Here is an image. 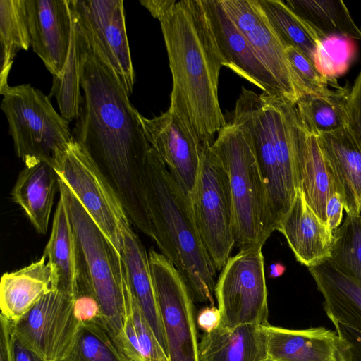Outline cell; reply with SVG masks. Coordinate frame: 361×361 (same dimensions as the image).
<instances>
[{
  "label": "cell",
  "instance_id": "9a60e30c",
  "mask_svg": "<svg viewBox=\"0 0 361 361\" xmlns=\"http://www.w3.org/2000/svg\"><path fill=\"white\" fill-rule=\"evenodd\" d=\"M259 57L276 78L286 99L296 104L301 93L286 54V47L258 0H220Z\"/></svg>",
  "mask_w": 361,
  "mask_h": 361
},
{
  "label": "cell",
  "instance_id": "e575fe53",
  "mask_svg": "<svg viewBox=\"0 0 361 361\" xmlns=\"http://www.w3.org/2000/svg\"><path fill=\"white\" fill-rule=\"evenodd\" d=\"M126 307L132 319L140 361H170L134 298L126 275Z\"/></svg>",
  "mask_w": 361,
  "mask_h": 361
},
{
  "label": "cell",
  "instance_id": "ee69618b",
  "mask_svg": "<svg viewBox=\"0 0 361 361\" xmlns=\"http://www.w3.org/2000/svg\"><path fill=\"white\" fill-rule=\"evenodd\" d=\"M266 361H270V360H267Z\"/></svg>",
  "mask_w": 361,
  "mask_h": 361
},
{
  "label": "cell",
  "instance_id": "ba28073f",
  "mask_svg": "<svg viewBox=\"0 0 361 361\" xmlns=\"http://www.w3.org/2000/svg\"><path fill=\"white\" fill-rule=\"evenodd\" d=\"M213 142L204 146L190 202L204 248L216 271H221L230 257L235 240L228 178L212 149Z\"/></svg>",
  "mask_w": 361,
  "mask_h": 361
},
{
  "label": "cell",
  "instance_id": "3957f363",
  "mask_svg": "<svg viewBox=\"0 0 361 361\" xmlns=\"http://www.w3.org/2000/svg\"><path fill=\"white\" fill-rule=\"evenodd\" d=\"M230 121L247 133L264 182L271 227L279 231L299 188L298 144L302 128L295 103L242 87Z\"/></svg>",
  "mask_w": 361,
  "mask_h": 361
},
{
  "label": "cell",
  "instance_id": "cb8c5ba5",
  "mask_svg": "<svg viewBox=\"0 0 361 361\" xmlns=\"http://www.w3.org/2000/svg\"><path fill=\"white\" fill-rule=\"evenodd\" d=\"M198 355L199 361H266L263 325L245 324L233 328L219 325L202 336Z\"/></svg>",
  "mask_w": 361,
  "mask_h": 361
},
{
  "label": "cell",
  "instance_id": "8d00e7d4",
  "mask_svg": "<svg viewBox=\"0 0 361 361\" xmlns=\"http://www.w3.org/2000/svg\"><path fill=\"white\" fill-rule=\"evenodd\" d=\"M331 321L337 335L339 360L361 361V332L336 320Z\"/></svg>",
  "mask_w": 361,
  "mask_h": 361
},
{
  "label": "cell",
  "instance_id": "836d02e7",
  "mask_svg": "<svg viewBox=\"0 0 361 361\" xmlns=\"http://www.w3.org/2000/svg\"><path fill=\"white\" fill-rule=\"evenodd\" d=\"M329 259L348 276L361 283V215H347L334 233Z\"/></svg>",
  "mask_w": 361,
  "mask_h": 361
},
{
  "label": "cell",
  "instance_id": "44dd1931",
  "mask_svg": "<svg viewBox=\"0 0 361 361\" xmlns=\"http://www.w3.org/2000/svg\"><path fill=\"white\" fill-rule=\"evenodd\" d=\"M270 361H340L337 335L325 327L288 329L263 325Z\"/></svg>",
  "mask_w": 361,
  "mask_h": 361
},
{
  "label": "cell",
  "instance_id": "1f68e13d",
  "mask_svg": "<svg viewBox=\"0 0 361 361\" xmlns=\"http://www.w3.org/2000/svg\"><path fill=\"white\" fill-rule=\"evenodd\" d=\"M72 11V10H71ZM73 32L69 55L59 78H53L50 97H54L61 114L69 122L77 118L82 96L80 87L82 33L73 15Z\"/></svg>",
  "mask_w": 361,
  "mask_h": 361
},
{
  "label": "cell",
  "instance_id": "2e32d148",
  "mask_svg": "<svg viewBox=\"0 0 361 361\" xmlns=\"http://www.w3.org/2000/svg\"><path fill=\"white\" fill-rule=\"evenodd\" d=\"M202 2L224 66L259 87L263 92L286 99L279 82L228 16L220 0H202Z\"/></svg>",
  "mask_w": 361,
  "mask_h": 361
},
{
  "label": "cell",
  "instance_id": "603a6c76",
  "mask_svg": "<svg viewBox=\"0 0 361 361\" xmlns=\"http://www.w3.org/2000/svg\"><path fill=\"white\" fill-rule=\"evenodd\" d=\"M59 179L53 166L39 161L25 165L13 187V201L40 234L47 232L55 195L59 190Z\"/></svg>",
  "mask_w": 361,
  "mask_h": 361
},
{
  "label": "cell",
  "instance_id": "ffe728a7",
  "mask_svg": "<svg viewBox=\"0 0 361 361\" xmlns=\"http://www.w3.org/2000/svg\"><path fill=\"white\" fill-rule=\"evenodd\" d=\"M55 289H58V279L54 268L43 255L18 270L6 272L0 281L1 314L16 322Z\"/></svg>",
  "mask_w": 361,
  "mask_h": 361
},
{
  "label": "cell",
  "instance_id": "6da1fadb",
  "mask_svg": "<svg viewBox=\"0 0 361 361\" xmlns=\"http://www.w3.org/2000/svg\"><path fill=\"white\" fill-rule=\"evenodd\" d=\"M80 27L82 99L73 139L106 176L132 225L153 240L145 185L152 147L121 81Z\"/></svg>",
  "mask_w": 361,
  "mask_h": 361
},
{
  "label": "cell",
  "instance_id": "ac0fdd59",
  "mask_svg": "<svg viewBox=\"0 0 361 361\" xmlns=\"http://www.w3.org/2000/svg\"><path fill=\"white\" fill-rule=\"evenodd\" d=\"M347 215H361V144L346 125L317 135Z\"/></svg>",
  "mask_w": 361,
  "mask_h": 361
},
{
  "label": "cell",
  "instance_id": "ab89813d",
  "mask_svg": "<svg viewBox=\"0 0 361 361\" xmlns=\"http://www.w3.org/2000/svg\"><path fill=\"white\" fill-rule=\"evenodd\" d=\"M13 361H47L27 346L18 336L13 327L11 335Z\"/></svg>",
  "mask_w": 361,
  "mask_h": 361
},
{
  "label": "cell",
  "instance_id": "f546056e",
  "mask_svg": "<svg viewBox=\"0 0 361 361\" xmlns=\"http://www.w3.org/2000/svg\"><path fill=\"white\" fill-rule=\"evenodd\" d=\"M0 90L8 85V77L20 50L31 47L26 0L0 1Z\"/></svg>",
  "mask_w": 361,
  "mask_h": 361
},
{
  "label": "cell",
  "instance_id": "d590c367",
  "mask_svg": "<svg viewBox=\"0 0 361 361\" xmlns=\"http://www.w3.org/2000/svg\"><path fill=\"white\" fill-rule=\"evenodd\" d=\"M287 58L301 95L326 94L331 88V79L323 74L302 53L293 47H287Z\"/></svg>",
  "mask_w": 361,
  "mask_h": 361
},
{
  "label": "cell",
  "instance_id": "4dcf8cb0",
  "mask_svg": "<svg viewBox=\"0 0 361 361\" xmlns=\"http://www.w3.org/2000/svg\"><path fill=\"white\" fill-rule=\"evenodd\" d=\"M347 90H333L326 94H305L295 105L305 130L314 135L329 133L347 125Z\"/></svg>",
  "mask_w": 361,
  "mask_h": 361
},
{
  "label": "cell",
  "instance_id": "b9f144b4",
  "mask_svg": "<svg viewBox=\"0 0 361 361\" xmlns=\"http://www.w3.org/2000/svg\"><path fill=\"white\" fill-rule=\"evenodd\" d=\"M221 317L219 308L207 307L200 312L197 322L204 332L209 333L216 329L221 324Z\"/></svg>",
  "mask_w": 361,
  "mask_h": 361
},
{
  "label": "cell",
  "instance_id": "83f0119b",
  "mask_svg": "<svg viewBox=\"0 0 361 361\" xmlns=\"http://www.w3.org/2000/svg\"><path fill=\"white\" fill-rule=\"evenodd\" d=\"M286 5L323 41L332 37L361 40V29L340 0H287Z\"/></svg>",
  "mask_w": 361,
  "mask_h": 361
},
{
  "label": "cell",
  "instance_id": "52a82bcc",
  "mask_svg": "<svg viewBox=\"0 0 361 361\" xmlns=\"http://www.w3.org/2000/svg\"><path fill=\"white\" fill-rule=\"evenodd\" d=\"M0 94L17 157L25 165L45 161L54 168L74 140L69 121L30 84L8 85Z\"/></svg>",
  "mask_w": 361,
  "mask_h": 361
},
{
  "label": "cell",
  "instance_id": "7402d4cb",
  "mask_svg": "<svg viewBox=\"0 0 361 361\" xmlns=\"http://www.w3.org/2000/svg\"><path fill=\"white\" fill-rule=\"evenodd\" d=\"M123 259L130 291L157 340L167 354L164 329L157 302L148 253L132 224L122 230Z\"/></svg>",
  "mask_w": 361,
  "mask_h": 361
},
{
  "label": "cell",
  "instance_id": "7a4b0ae2",
  "mask_svg": "<svg viewBox=\"0 0 361 361\" xmlns=\"http://www.w3.org/2000/svg\"><path fill=\"white\" fill-rule=\"evenodd\" d=\"M161 25L172 75L169 109L202 143L213 142L227 121L219 105L224 59L202 0H142Z\"/></svg>",
  "mask_w": 361,
  "mask_h": 361
},
{
  "label": "cell",
  "instance_id": "7c38bea8",
  "mask_svg": "<svg viewBox=\"0 0 361 361\" xmlns=\"http://www.w3.org/2000/svg\"><path fill=\"white\" fill-rule=\"evenodd\" d=\"M90 44L118 77L130 95L135 82L127 37L123 1L70 0Z\"/></svg>",
  "mask_w": 361,
  "mask_h": 361
},
{
  "label": "cell",
  "instance_id": "7bdbcfd3",
  "mask_svg": "<svg viewBox=\"0 0 361 361\" xmlns=\"http://www.w3.org/2000/svg\"><path fill=\"white\" fill-rule=\"evenodd\" d=\"M286 267L281 263H274L269 267V277L277 278L283 274Z\"/></svg>",
  "mask_w": 361,
  "mask_h": 361
},
{
  "label": "cell",
  "instance_id": "277c9868",
  "mask_svg": "<svg viewBox=\"0 0 361 361\" xmlns=\"http://www.w3.org/2000/svg\"><path fill=\"white\" fill-rule=\"evenodd\" d=\"M145 185L153 240L180 273L193 300L214 305L216 271L200 238L190 202L153 147Z\"/></svg>",
  "mask_w": 361,
  "mask_h": 361
},
{
  "label": "cell",
  "instance_id": "d6a6232c",
  "mask_svg": "<svg viewBox=\"0 0 361 361\" xmlns=\"http://www.w3.org/2000/svg\"><path fill=\"white\" fill-rule=\"evenodd\" d=\"M61 361H128L106 329L95 322L80 323Z\"/></svg>",
  "mask_w": 361,
  "mask_h": 361
},
{
  "label": "cell",
  "instance_id": "9c48e42d",
  "mask_svg": "<svg viewBox=\"0 0 361 361\" xmlns=\"http://www.w3.org/2000/svg\"><path fill=\"white\" fill-rule=\"evenodd\" d=\"M101 231L121 254L122 229L132 224L111 183L75 140L54 167Z\"/></svg>",
  "mask_w": 361,
  "mask_h": 361
},
{
  "label": "cell",
  "instance_id": "8992f818",
  "mask_svg": "<svg viewBox=\"0 0 361 361\" xmlns=\"http://www.w3.org/2000/svg\"><path fill=\"white\" fill-rule=\"evenodd\" d=\"M59 186L70 216L78 253L100 307L101 324L121 350L126 306V272L121 255L60 178Z\"/></svg>",
  "mask_w": 361,
  "mask_h": 361
},
{
  "label": "cell",
  "instance_id": "484cf974",
  "mask_svg": "<svg viewBox=\"0 0 361 361\" xmlns=\"http://www.w3.org/2000/svg\"><path fill=\"white\" fill-rule=\"evenodd\" d=\"M308 269L329 319L361 332V283L338 270L329 259Z\"/></svg>",
  "mask_w": 361,
  "mask_h": 361
},
{
  "label": "cell",
  "instance_id": "f35d334b",
  "mask_svg": "<svg viewBox=\"0 0 361 361\" xmlns=\"http://www.w3.org/2000/svg\"><path fill=\"white\" fill-rule=\"evenodd\" d=\"M343 210L341 197L335 192L329 197L326 207V224L334 233L342 223Z\"/></svg>",
  "mask_w": 361,
  "mask_h": 361
},
{
  "label": "cell",
  "instance_id": "5bb4252c",
  "mask_svg": "<svg viewBox=\"0 0 361 361\" xmlns=\"http://www.w3.org/2000/svg\"><path fill=\"white\" fill-rule=\"evenodd\" d=\"M140 118L149 143L190 200L208 142L202 144L169 109L152 118Z\"/></svg>",
  "mask_w": 361,
  "mask_h": 361
},
{
  "label": "cell",
  "instance_id": "4fadbf2b",
  "mask_svg": "<svg viewBox=\"0 0 361 361\" xmlns=\"http://www.w3.org/2000/svg\"><path fill=\"white\" fill-rule=\"evenodd\" d=\"M74 298L53 290L13 322L18 336L47 361H61L73 343L80 324L74 313Z\"/></svg>",
  "mask_w": 361,
  "mask_h": 361
},
{
  "label": "cell",
  "instance_id": "74e56055",
  "mask_svg": "<svg viewBox=\"0 0 361 361\" xmlns=\"http://www.w3.org/2000/svg\"><path fill=\"white\" fill-rule=\"evenodd\" d=\"M347 126L361 144V68L345 101Z\"/></svg>",
  "mask_w": 361,
  "mask_h": 361
},
{
  "label": "cell",
  "instance_id": "d4e9b609",
  "mask_svg": "<svg viewBox=\"0 0 361 361\" xmlns=\"http://www.w3.org/2000/svg\"><path fill=\"white\" fill-rule=\"evenodd\" d=\"M297 175L306 202L326 224V204L337 190L317 135L308 133L302 123L298 144Z\"/></svg>",
  "mask_w": 361,
  "mask_h": 361
},
{
  "label": "cell",
  "instance_id": "60d3db41",
  "mask_svg": "<svg viewBox=\"0 0 361 361\" xmlns=\"http://www.w3.org/2000/svg\"><path fill=\"white\" fill-rule=\"evenodd\" d=\"M13 322L0 315V361H13L11 335Z\"/></svg>",
  "mask_w": 361,
  "mask_h": 361
},
{
  "label": "cell",
  "instance_id": "e0dca14e",
  "mask_svg": "<svg viewBox=\"0 0 361 361\" xmlns=\"http://www.w3.org/2000/svg\"><path fill=\"white\" fill-rule=\"evenodd\" d=\"M31 47L53 78H59L71 44L70 0H26Z\"/></svg>",
  "mask_w": 361,
  "mask_h": 361
},
{
  "label": "cell",
  "instance_id": "f1b7e54d",
  "mask_svg": "<svg viewBox=\"0 0 361 361\" xmlns=\"http://www.w3.org/2000/svg\"><path fill=\"white\" fill-rule=\"evenodd\" d=\"M274 29L286 46L293 47L317 68L322 40L317 32L281 0H258Z\"/></svg>",
  "mask_w": 361,
  "mask_h": 361
},
{
  "label": "cell",
  "instance_id": "d6986e66",
  "mask_svg": "<svg viewBox=\"0 0 361 361\" xmlns=\"http://www.w3.org/2000/svg\"><path fill=\"white\" fill-rule=\"evenodd\" d=\"M279 231L301 264L310 268L330 258L334 233L311 209L300 188Z\"/></svg>",
  "mask_w": 361,
  "mask_h": 361
},
{
  "label": "cell",
  "instance_id": "30bf717a",
  "mask_svg": "<svg viewBox=\"0 0 361 361\" xmlns=\"http://www.w3.org/2000/svg\"><path fill=\"white\" fill-rule=\"evenodd\" d=\"M263 245L241 247L221 270L214 294L224 327L268 324Z\"/></svg>",
  "mask_w": 361,
  "mask_h": 361
},
{
  "label": "cell",
  "instance_id": "8fae6325",
  "mask_svg": "<svg viewBox=\"0 0 361 361\" xmlns=\"http://www.w3.org/2000/svg\"><path fill=\"white\" fill-rule=\"evenodd\" d=\"M170 361H199L194 300L176 267L161 252H148Z\"/></svg>",
  "mask_w": 361,
  "mask_h": 361
},
{
  "label": "cell",
  "instance_id": "4316f807",
  "mask_svg": "<svg viewBox=\"0 0 361 361\" xmlns=\"http://www.w3.org/2000/svg\"><path fill=\"white\" fill-rule=\"evenodd\" d=\"M43 256L54 268L58 279V289L75 296L77 243L66 203L61 195L54 212L51 235Z\"/></svg>",
  "mask_w": 361,
  "mask_h": 361
},
{
  "label": "cell",
  "instance_id": "5b68a950",
  "mask_svg": "<svg viewBox=\"0 0 361 361\" xmlns=\"http://www.w3.org/2000/svg\"><path fill=\"white\" fill-rule=\"evenodd\" d=\"M212 147L228 178L235 244L240 248L264 245L274 231L264 182L247 133L229 121Z\"/></svg>",
  "mask_w": 361,
  "mask_h": 361
}]
</instances>
